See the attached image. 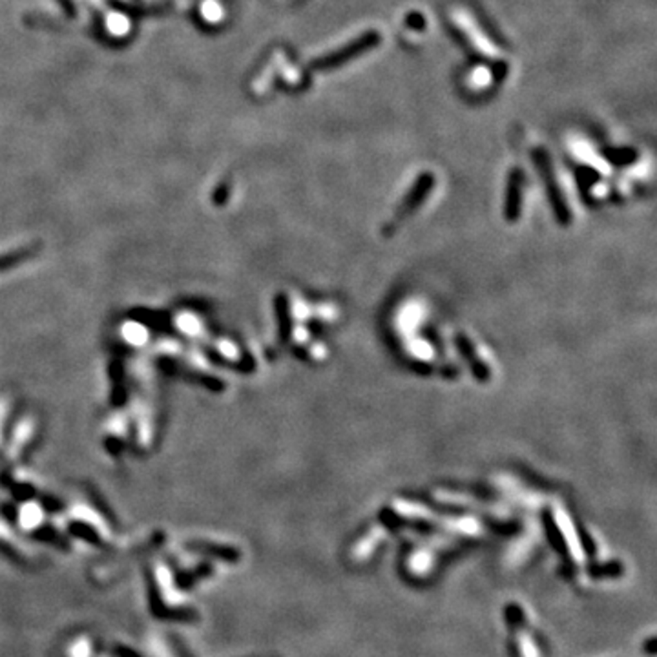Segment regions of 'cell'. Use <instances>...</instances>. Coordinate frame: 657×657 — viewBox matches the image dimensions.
<instances>
[{"label": "cell", "instance_id": "cell-1", "mask_svg": "<svg viewBox=\"0 0 657 657\" xmlns=\"http://www.w3.org/2000/svg\"><path fill=\"white\" fill-rule=\"evenodd\" d=\"M457 15L459 17H455V21H457L459 28H462L466 37H469V41L473 42V46L477 48V50L484 51L486 55H495L497 50H495L493 42L489 41L484 31H479V26L475 24V21H471L469 13L460 11V13H457Z\"/></svg>", "mask_w": 657, "mask_h": 657}, {"label": "cell", "instance_id": "cell-2", "mask_svg": "<svg viewBox=\"0 0 657 657\" xmlns=\"http://www.w3.org/2000/svg\"><path fill=\"white\" fill-rule=\"evenodd\" d=\"M493 82V75L486 66H475L471 68L466 75V86L475 92H482Z\"/></svg>", "mask_w": 657, "mask_h": 657}]
</instances>
